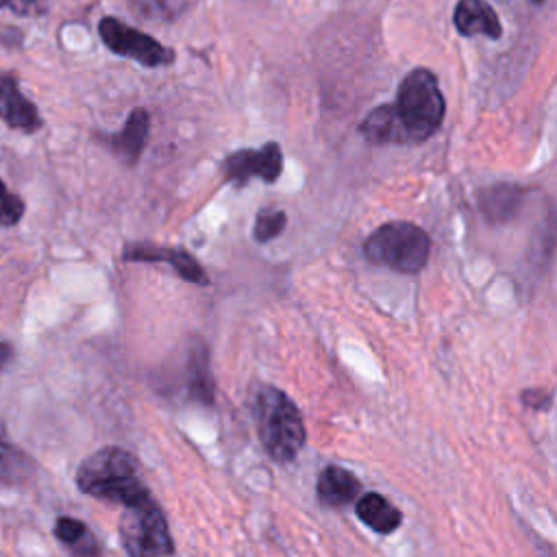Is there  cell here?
<instances>
[{"label": "cell", "instance_id": "22", "mask_svg": "<svg viewBox=\"0 0 557 557\" xmlns=\"http://www.w3.org/2000/svg\"><path fill=\"white\" fill-rule=\"evenodd\" d=\"M44 7V0H0V9H11L15 13H33Z\"/></svg>", "mask_w": 557, "mask_h": 557}, {"label": "cell", "instance_id": "4", "mask_svg": "<svg viewBox=\"0 0 557 557\" xmlns=\"http://www.w3.org/2000/svg\"><path fill=\"white\" fill-rule=\"evenodd\" d=\"M363 255L374 265H385L400 274H416L429 261L431 237L413 222H385L363 242Z\"/></svg>", "mask_w": 557, "mask_h": 557}, {"label": "cell", "instance_id": "14", "mask_svg": "<svg viewBox=\"0 0 557 557\" xmlns=\"http://www.w3.org/2000/svg\"><path fill=\"white\" fill-rule=\"evenodd\" d=\"M357 516L376 533H392L400 527L403 513L379 492H368L357 500Z\"/></svg>", "mask_w": 557, "mask_h": 557}, {"label": "cell", "instance_id": "15", "mask_svg": "<svg viewBox=\"0 0 557 557\" xmlns=\"http://www.w3.org/2000/svg\"><path fill=\"white\" fill-rule=\"evenodd\" d=\"M54 537L67 546L74 557H100V546L85 522L72 516H59L54 520Z\"/></svg>", "mask_w": 557, "mask_h": 557}, {"label": "cell", "instance_id": "11", "mask_svg": "<svg viewBox=\"0 0 557 557\" xmlns=\"http://www.w3.org/2000/svg\"><path fill=\"white\" fill-rule=\"evenodd\" d=\"M453 24L463 37L483 35L487 39H498L503 35V24L485 0H459L453 11Z\"/></svg>", "mask_w": 557, "mask_h": 557}, {"label": "cell", "instance_id": "10", "mask_svg": "<svg viewBox=\"0 0 557 557\" xmlns=\"http://www.w3.org/2000/svg\"><path fill=\"white\" fill-rule=\"evenodd\" d=\"M150 133V113L144 107H135L122 131L113 135H100V141L126 165H135L146 148Z\"/></svg>", "mask_w": 557, "mask_h": 557}, {"label": "cell", "instance_id": "17", "mask_svg": "<svg viewBox=\"0 0 557 557\" xmlns=\"http://www.w3.org/2000/svg\"><path fill=\"white\" fill-rule=\"evenodd\" d=\"M189 368H187V379H189V394L205 403L211 405L213 403V385H211V376H209V368H207V355H205V346L200 344V352H191L189 355Z\"/></svg>", "mask_w": 557, "mask_h": 557}, {"label": "cell", "instance_id": "16", "mask_svg": "<svg viewBox=\"0 0 557 557\" xmlns=\"http://www.w3.org/2000/svg\"><path fill=\"white\" fill-rule=\"evenodd\" d=\"M135 15L146 22H174L187 7V0H128Z\"/></svg>", "mask_w": 557, "mask_h": 557}, {"label": "cell", "instance_id": "23", "mask_svg": "<svg viewBox=\"0 0 557 557\" xmlns=\"http://www.w3.org/2000/svg\"><path fill=\"white\" fill-rule=\"evenodd\" d=\"M11 355H13V346L9 342H0V368H4L9 363Z\"/></svg>", "mask_w": 557, "mask_h": 557}, {"label": "cell", "instance_id": "19", "mask_svg": "<svg viewBox=\"0 0 557 557\" xmlns=\"http://www.w3.org/2000/svg\"><path fill=\"white\" fill-rule=\"evenodd\" d=\"M285 224H287L285 211H281V209H261L257 213L252 235H255L257 242L265 244V242L278 237L285 231Z\"/></svg>", "mask_w": 557, "mask_h": 557}, {"label": "cell", "instance_id": "5", "mask_svg": "<svg viewBox=\"0 0 557 557\" xmlns=\"http://www.w3.org/2000/svg\"><path fill=\"white\" fill-rule=\"evenodd\" d=\"M120 542L128 557H170L174 553L168 520L152 496L124 507Z\"/></svg>", "mask_w": 557, "mask_h": 557}, {"label": "cell", "instance_id": "7", "mask_svg": "<svg viewBox=\"0 0 557 557\" xmlns=\"http://www.w3.org/2000/svg\"><path fill=\"white\" fill-rule=\"evenodd\" d=\"M220 168L224 181L237 187L246 185L250 178L274 183L283 172V150L276 141H268L261 148H244L226 154Z\"/></svg>", "mask_w": 557, "mask_h": 557}, {"label": "cell", "instance_id": "20", "mask_svg": "<svg viewBox=\"0 0 557 557\" xmlns=\"http://www.w3.org/2000/svg\"><path fill=\"white\" fill-rule=\"evenodd\" d=\"M24 200L13 194L0 178V226H13L24 215Z\"/></svg>", "mask_w": 557, "mask_h": 557}, {"label": "cell", "instance_id": "6", "mask_svg": "<svg viewBox=\"0 0 557 557\" xmlns=\"http://www.w3.org/2000/svg\"><path fill=\"white\" fill-rule=\"evenodd\" d=\"M98 33L102 44L126 59L137 61L139 65L146 67H161V65H170L174 63L176 54L172 48H165L161 41H157L154 37L146 35L144 30L128 26L124 22H120L117 17H102L98 24Z\"/></svg>", "mask_w": 557, "mask_h": 557}, {"label": "cell", "instance_id": "1", "mask_svg": "<svg viewBox=\"0 0 557 557\" xmlns=\"http://www.w3.org/2000/svg\"><path fill=\"white\" fill-rule=\"evenodd\" d=\"M446 111L437 78L429 67L409 70L396 91V100L374 107L359 124L370 144L416 146L426 141L442 124Z\"/></svg>", "mask_w": 557, "mask_h": 557}, {"label": "cell", "instance_id": "8", "mask_svg": "<svg viewBox=\"0 0 557 557\" xmlns=\"http://www.w3.org/2000/svg\"><path fill=\"white\" fill-rule=\"evenodd\" d=\"M124 261H141V263H170L181 278L196 283V285H209V276L198 263V259L178 246H154V244H128L122 252Z\"/></svg>", "mask_w": 557, "mask_h": 557}, {"label": "cell", "instance_id": "24", "mask_svg": "<svg viewBox=\"0 0 557 557\" xmlns=\"http://www.w3.org/2000/svg\"><path fill=\"white\" fill-rule=\"evenodd\" d=\"M529 2H533V4H542L544 0H529Z\"/></svg>", "mask_w": 557, "mask_h": 557}, {"label": "cell", "instance_id": "21", "mask_svg": "<svg viewBox=\"0 0 557 557\" xmlns=\"http://www.w3.org/2000/svg\"><path fill=\"white\" fill-rule=\"evenodd\" d=\"M520 400L527 407L535 409V411H546L550 407V403H553V394L546 392V389H524L520 394Z\"/></svg>", "mask_w": 557, "mask_h": 557}, {"label": "cell", "instance_id": "13", "mask_svg": "<svg viewBox=\"0 0 557 557\" xmlns=\"http://www.w3.org/2000/svg\"><path fill=\"white\" fill-rule=\"evenodd\" d=\"M318 498L326 507H344L361 494L359 479L342 466H326L318 476Z\"/></svg>", "mask_w": 557, "mask_h": 557}, {"label": "cell", "instance_id": "12", "mask_svg": "<svg viewBox=\"0 0 557 557\" xmlns=\"http://www.w3.org/2000/svg\"><path fill=\"white\" fill-rule=\"evenodd\" d=\"M524 189L513 183H498L479 194V209L490 224L509 222L522 202Z\"/></svg>", "mask_w": 557, "mask_h": 557}, {"label": "cell", "instance_id": "9", "mask_svg": "<svg viewBox=\"0 0 557 557\" xmlns=\"http://www.w3.org/2000/svg\"><path fill=\"white\" fill-rule=\"evenodd\" d=\"M0 120L24 133H35L44 124L37 107L20 91L17 78L11 72L0 74Z\"/></svg>", "mask_w": 557, "mask_h": 557}, {"label": "cell", "instance_id": "3", "mask_svg": "<svg viewBox=\"0 0 557 557\" xmlns=\"http://www.w3.org/2000/svg\"><path fill=\"white\" fill-rule=\"evenodd\" d=\"M252 418L263 450L276 461H292L305 446L307 431L296 403L281 389L263 385L255 394Z\"/></svg>", "mask_w": 557, "mask_h": 557}, {"label": "cell", "instance_id": "2", "mask_svg": "<svg viewBox=\"0 0 557 557\" xmlns=\"http://www.w3.org/2000/svg\"><path fill=\"white\" fill-rule=\"evenodd\" d=\"M76 485L87 496L122 507L152 496L141 481L137 457L120 446H104L85 457L76 470Z\"/></svg>", "mask_w": 557, "mask_h": 557}, {"label": "cell", "instance_id": "18", "mask_svg": "<svg viewBox=\"0 0 557 557\" xmlns=\"http://www.w3.org/2000/svg\"><path fill=\"white\" fill-rule=\"evenodd\" d=\"M30 461L22 455L4 435L0 426V479L2 481H22L28 476Z\"/></svg>", "mask_w": 557, "mask_h": 557}]
</instances>
